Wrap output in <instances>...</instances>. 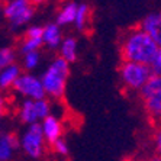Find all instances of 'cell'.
Returning a JSON list of instances; mask_svg holds the SVG:
<instances>
[{"label": "cell", "instance_id": "22", "mask_svg": "<svg viewBox=\"0 0 161 161\" xmlns=\"http://www.w3.org/2000/svg\"><path fill=\"white\" fill-rule=\"evenodd\" d=\"M42 32H44V28L42 26H31V28H28V31L25 32V38H28V39L42 38Z\"/></svg>", "mask_w": 161, "mask_h": 161}, {"label": "cell", "instance_id": "11", "mask_svg": "<svg viewBox=\"0 0 161 161\" xmlns=\"http://www.w3.org/2000/svg\"><path fill=\"white\" fill-rule=\"evenodd\" d=\"M58 49H60V57L67 61L68 64L74 63L79 57V42L74 36L63 38V42H61Z\"/></svg>", "mask_w": 161, "mask_h": 161}, {"label": "cell", "instance_id": "4", "mask_svg": "<svg viewBox=\"0 0 161 161\" xmlns=\"http://www.w3.org/2000/svg\"><path fill=\"white\" fill-rule=\"evenodd\" d=\"M144 112L154 124H161V75L154 74L138 93Z\"/></svg>", "mask_w": 161, "mask_h": 161}, {"label": "cell", "instance_id": "23", "mask_svg": "<svg viewBox=\"0 0 161 161\" xmlns=\"http://www.w3.org/2000/svg\"><path fill=\"white\" fill-rule=\"evenodd\" d=\"M141 161H161V155H157V154H153L150 157H145Z\"/></svg>", "mask_w": 161, "mask_h": 161}, {"label": "cell", "instance_id": "10", "mask_svg": "<svg viewBox=\"0 0 161 161\" xmlns=\"http://www.w3.org/2000/svg\"><path fill=\"white\" fill-rule=\"evenodd\" d=\"M42 32V41L48 47L49 49H58L61 42H63V32H61V26H58L57 23H47Z\"/></svg>", "mask_w": 161, "mask_h": 161}, {"label": "cell", "instance_id": "9", "mask_svg": "<svg viewBox=\"0 0 161 161\" xmlns=\"http://www.w3.org/2000/svg\"><path fill=\"white\" fill-rule=\"evenodd\" d=\"M139 26L157 42L158 47H161V10L151 12L150 15H147L141 20Z\"/></svg>", "mask_w": 161, "mask_h": 161}, {"label": "cell", "instance_id": "25", "mask_svg": "<svg viewBox=\"0 0 161 161\" xmlns=\"http://www.w3.org/2000/svg\"><path fill=\"white\" fill-rule=\"evenodd\" d=\"M4 110H6V108H4V100H3V97L0 96V116H3Z\"/></svg>", "mask_w": 161, "mask_h": 161}, {"label": "cell", "instance_id": "21", "mask_svg": "<svg viewBox=\"0 0 161 161\" xmlns=\"http://www.w3.org/2000/svg\"><path fill=\"white\" fill-rule=\"evenodd\" d=\"M151 70H153L154 74L157 75H161V47L158 48L157 54H155V57H154L153 63H151Z\"/></svg>", "mask_w": 161, "mask_h": 161}, {"label": "cell", "instance_id": "17", "mask_svg": "<svg viewBox=\"0 0 161 161\" xmlns=\"http://www.w3.org/2000/svg\"><path fill=\"white\" fill-rule=\"evenodd\" d=\"M15 150L9 141L8 135L0 136V161H9L12 157V151Z\"/></svg>", "mask_w": 161, "mask_h": 161}, {"label": "cell", "instance_id": "18", "mask_svg": "<svg viewBox=\"0 0 161 161\" xmlns=\"http://www.w3.org/2000/svg\"><path fill=\"white\" fill-rule=\"evenodd\" d=\"M15 61V51L12 48H2L0 49V71L6 67L12 65Z\"/></svg>", "mask_w": 161, "mask_h": 161}, {"label": "cell", "instance_id": "12", "mask_svg": "<svg viewBox=\"0 0 161 161\" xmlns=\"http://www.w3.org/2000/svg\"><path fill=\"white\" fill-rule=\"evenodd\" d=\"M77 6L79 3L75 2H65L61 6L60 12L57 13V20L55 23L58 26H67V25H73L75 19V12H77Z\"/></svg>", "mask_w": 161, "mask_h": 161}, {"label": "cell", "instance_id": "2", "mask_svg": "<svg viewBox=\"0 0 161 161\" xmlns=\"http://www.w3.org/2000/svg\"><path fill=\"white\" fill-rule=\"evenodd\" d=\"M68 77H70V64L61 57L54 58L41 77L45 96H49L51 99L57 100L63 97L65 93Z\"/></svg>", "mask_w": 161, "mask_h": 161}, {"label": "cell", "instance_id": "14", "mask_svg": "<svg viewBox=\"0 0 161 161\" xmlns=\"http://www.w3.org/2000/svg\"><path fill=\"white\" fill-rule=\"evenodd\" d=\"M19 116L20 120L26 125H34V124H39V116H38L36 112V106H35V100H26L22 103V108H20V112H19Z\"/></svg>", "mask_w": 161, "mask_h": 161}, {"label": "cell", "instance_id": "8", "mask_svg": "<svg viewBox=\"0 0 161 161\" xmlns=\"http://www.w3.org/2000/svg\"><path fill=\"white\" fill-rule=\"evenodd\" d=\"M41 128L45 141L51 144V145L60 138H63V132H64L63 122L54 115H49L44 120H41Z\"/></svg>", "mask_w": 161, "mask_h": 161}, {"label": "cell", "instance_id": "3", "mask_svg": "<svg viewBox=\"0 0 161 161\" xmlns=\"http://www.w3.org/2000/svg\"><path fill=\"white\" fill-rule=\"evenodd\" d=\"M119 81L126 92L129 93H139L148 80L154 75L150 65L131 61H122L118 70Z\"/></svg>", "mask_w": 161, "mask_h": 161}, {"label": "cell", "instance_id": "15", "mask_svg": "<svg viewBox=\"0 0 161 161\" xmlns=\"http://www.w3.org/2000/svg\"><path fill=\"white\" fill-rule=\"evenodd\" d=\"M19 75H20V68L16 64H12L9 67L0 71V87L2 89H8V87L13 86V83L16 81Z\"/></svg>", "mask_w": 161, "mask_h": 161}, {"label": "cell", "instance_id": "19", "mask_svg": "<svg viewBox=\"0 0 161 161\" xmlns=\"http://www.w3.org/2000/svg\"><path fill=\"white\" fill-rule=\"evenodd\" d=\"M41 61V55L38 51L35 53H29V54H25V60H23V64L28 70H34V68L38 67V64Z\"/></svg>", "mask_w": 161, "mask_h": 161}, {"label": "cell", "instance_id": "26", "mask_svg": "<svg viewBox=\"0 0 161 161\" xmlns=\"http://www.w3.org/2000/svg\"><path fill=\"white\" fill-rule=\"evenodd\" d=\"M125 161H138V160H135V158H128V160H125Z\"/></svg>", "mask_w": 161, "mask_h": 161}, {"label": "cell", "instance_id": "13", "mask_svg": "<svg viewBox=\"0 0 161 161\" xmlns=\"http://www.w3.org/2000/svg\"><path fill=\"white\" fill-rule=\"evenodd\" d=\"M90 18H92V9L87 3H79L77 6V12H75V19H74V28L79 32H84L87 26L90 25Z\"/></svg>", "mask_w": 161, "mask_h": 161}, {"label": "cell", "instance_id": "1", "mask_svg": "<svg viewBox=\"0 0 161 161\" xmlns=\"http://www.w3.org/2000/svg\"><path fill=\"white\" fill-rule=\"evenodd\" d=\"M157 42L141 26L128 29L119 39V53L122 61H131L151 65L158 51Z\"/></svg>", "mask_w": 161, "mask_h": 161}, {"label": "cell", "instance_id": "6", "mask_svg": "<svg viewBox=\"0 0 161 161\" xmlns=\"http://www.w3.org/2000/svg\"><path fill=\"white\" fill-rule=\"evenodd\" d=\"M20 145L31 158L38 160L44 155L45 138L44 134H42L41 124H34L28 126V129L25 131L22 139H20Z\"/></svg>", "mask_w": 161, "mask_h": 161}, {"label": "cell", "instance_id": "27", "mask_svg": "<svg viewBox=\"0 0 161 161\" xmlns=\"http://www.w3.org/2000/svg\"><path fill=\"white\" fill-rule=\"evenodd\" d=\"M0 10H2V8H0Z\"/></svg>", "mask_w": 161, "mask_h": 161}, {"label": "cell", "instance_id": "5", "mask_svg": "<svg viewBox=\"0 0 161 161\" xmlns=\"http://www.w3.org/2000/svg\"><path fill=\"white\" fill-rule=\"evenodd\" d=\"M3 15L10 20V26L18 29L34 18V6L28 0H10L3 8Z\"/></svg>", "mask_w": 161, "mask_h": 161}, {"label": "cell", "instance_id": "16", "mask_svg": "<svg viewBox=\"0 0 161 161\" xmlns=\"http://www.w3.org/2000/svg\"><path fill=\"white\" fill-rule=\"evenodd\" d=\"M42 45H44L42 38H35V39H28V38H25L23 42H22V47H20V51H22V54L25 55V54L38 51Z\"/></svg>", "mask_w": 161, "mask_h": 161}, {"label": "cell", "instance_id": "20", "mask_svg": "<svg viewBox=\"0 0 161 161\" xmlns=\"http://www.w3.org/2000/svg\"><path fill=\"white\" fill-rule=\"evenodd\" d=\"M53 150L57 155H61V157H67L68 153H70V148H68V144L65 139L60 138L58 141L53 144Z\"/></svg>", "mask_w": 161, "mask_h": 161}, {"label": "cell", "instance_id": "7", "mask_svg": "<svg viewBox=\"0 0 161 161\" xmlns=\"http://www.w3.org/2000/svg\"><path fill=\"white\" fill-rule=\"evenodd\" d=\"M13 89L31 100L45 99V90L41 83V79H38L32 74L19 75L16 81L13 83Z\"/></svg>", "mask_w": 161, "mask_h": 161}, {"label": "cell", "instance_id": "24", "mask_svg": "<svg viewBox=\"0 0 161 161\" xmlns=\"http://www.w3.org/2000/svg\"><path fill=\"white\" fill-rule=\"evenodd\" d=\"M28 2H29V4H32V6H39V4L47 3L48 0H28Z\"/></svg>", "mask_w": 161, "mask_h": 161}]
</instances>
